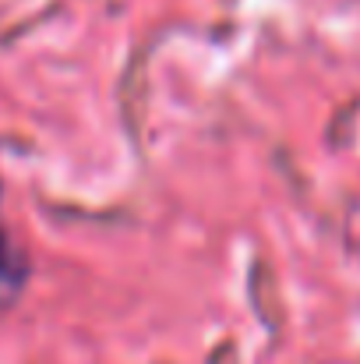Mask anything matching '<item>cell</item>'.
I'll return each mask as SVG.
<instances>
[{"instance_id":"cell-1","label":"cell","mask_w":360,"mask_h":364,"mask_svg":"<svg viewBox=\"0 0 360 364\" xmlns=\"http://www.w3.org/2000/svg\"><path fill=\"white\" fill-rule=\"evenodd\" d=\"M25 283V258L21 251L11 244V237L0 230V304L11 301Z\"/></svg>"}]
</instances>
